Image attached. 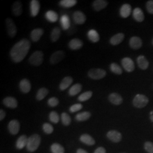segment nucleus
Wrapping results in <instances>:
<instances>
[{
	"instance_id": "f257e3e1",
	"label": "nucleus",
	"mask_w": 153,
	"mask_h": 153,
	"mask_svg": "<svg viewBox=\"0 0 153 153\" xmlns=\"http://www.w3.org/2000/svg\"><path fill=\"white\" fill-rule=\"evenodd\" d=\"M30 47L31 43L26 39H23L17 42L10 52L11 60L16 63L21 62L27 55Z\"/></svg>"
},
{
	"instance_id": "f03ea898",
	"label": "nucleus",
	"mask_w": 153,
	"mask_h": 153,
	"mask_svg": "<svg viewBox=\"0 0 153 153\" xmlns=\"http://www.w3.org/2000/svg\"><path fill=\"white\" fill-rule=\"evenodd\" d=\"M41 142V137L38 134H33L28 138L26 149L30 153L34 152L39 148Z\"/></svg>"
},
{
	"instance_id": "7ed1b4c3",
	"label": "nucleus",
	"mask_w": 153,
	"mask_h": 153,
	"mask_svg": "<svg viewBox=\"0 0 153 153\" xmlns=\"http://www.w3.org/2000/svg\"><path fill=\"white\" fill-rule=\"evenodd\" d=\"M44 60V54L43 52L40 51H37L33 52L29 58L30 63L33 66L40 65Z\"/></svg>"
},
{
	"instance_id": "20e7f679",
	"label": "nucleus",
	"mask_w": 153,
	"mask_h": 153,
	"mask_svg": "<svg viewBox=\"0 0 153 153\" xmlns=\"http://www.w3.org/2000/svg\"><path fill=\"white\" fill-rule=\"evenodd\" d=\"M149 102V99L147 97L142 94H137L133 100V105L138 108L145 107Z\"/></svg>"
},
{
	"instance_id": "39448f33",
	"label": "nucleus",
	"mask_w": 153,
	"mask_h": 153,
	"mask_svg": "<svg viewBox=\"0 0 153 153\" xmlns=\"http://www.w3.org/2000/svg\"><path fill=\"white\" fill-rule=\"evenodd\" d=\"M88 76L95 80L103 78L106 76V71L102 69H91L88 72Z\"/></svg>"
},
{
	"instance_id": "423d86ee",
	"label": "nucleus",
	"mask_w": 153,
	"mask_h": 153,
	"mask_svg": "<svg viewBox=\"0 0 153 153\" xmlns=\"http://www.w3.org/2000/svg\"><path fill=\"white\" fill-rule=\"evenodd\" d=\"M6 27L7 33L10 38H14L17 32V28L14 22L10 18H7L6 19Z\"/></svg>"
},
{
	"instance_id": "0eeeda50",
	"label": "nucleus",
	"mask_w": 153,
	"mask_h": 153,
	"mask_svg": "<svg viewBox=\"0 0 153 153\" xmlns=\"http://www.w3.org/2000/svg\"><path fill=\"white\" fill-rule=\"evenodd\" d=\"M65 52L63 51H57L51 55L50 62L51 64H56L62 60L65 57Z\"/></svg>"
},
{
	"instance_id": "6e6552de",
	"label": "nucleus",
	"mask_w": 153,
	"mask_h": 153,
	"mask_svg": "<svg viewBox=\"0 0 153 153\" xmlns=\"http://www.w3.org/2000/svg\"><path fill=\"white\" fill-rule=\"evenodd\" d=\"M121 64L124 69L128 72H131L134 70L135 66L133 61L129 57H125L121 60Z\"/></svg>"
},
{
	"instance_id": "1a4fd4ad",
	"label": "nucleus",
	"mask_w": 153,
	"mask_h": 153,
	"mask_svg": "<svg viewBox=\"0 0 153 153\" xmlns=\"http://www.w3.org/2000/svg\"><path fill=\"white\" fill-rule=\"evenodd\" d=\"M73 18L76 25H83L86 20V16L81 11H75L73 14Z\"/></svg>"
},
{
	"instance_id": "9d476101",
	"label": "nucleus",
	"mask_w": 153,
	"mask_h": 153,
	"mask_svg": "<svg viewBox=\"0 0 153 153\" xmlns=\"http://www.w3.org/2000/svg\"><path fill=\"white\" fill-rule=\"evenodd\" d=\"M9 131L13 135H16L20 129V123L17 120L10 121L8 124Z\"/></svg>"
},
{
	"instance_id": "9b49d317",
	"label": "nucleus",
	"mask_w": 153,
	"mask_h": 153,
	"mask_svg": "<svg viewBox=\"0 0 153 153\" xmlns=\"http://www.w3.org/2000/svg\"><path fill=\"white\" fill-rule=\"evenodd\" d=\"M107 137L112 142L117 143L120 142L122 138V135L120 132L117 131L111 130L107 133Z\"/></svg>"
},
{
	"instance_id": "f8f14e48",
	"label": "nucleus",
	"mask_w": 153,
	"mask_h": 153,
	"mask_svg": "<svg viewBox=\"0 0 153 153\" xmlns=\"http://www.w3.org/2000/svg\"><path fill=\"white\" fill-rule=\"evenodd\" d=\"M40 5L39 1L37 0H32L30 2V14L33 17L36 16L40 10Z\"/></svg>"
},
{
	"instance_id": "ddd939ff",
	"label": "nucleus",
	"mask_w": 153,
	"mask_h": 153,
	"mask_svg": "<svg viewBox=\"0 0 153 153\" xmlns=\"http://www.w3.org/2000/svg\"><path fill=\"white\" fill-rule=\"evenodd\" d=\"M19 88L22 93L25 94L29 93L31 88V83L27 79H23L19 82Z\"/></svg>"
},
{
	"instance_id": "4468645a",
	"label": "nucleus",
	"mask_w": 153,
	"mask_h": 153,
	"mask_svg": "<svg viewBox=\"0 0 153 153\" xmlns=\"http://www.w3.org/2000/svg\"><path fill=\"white\" fill-rule=\"evenodd\" d=\"M109 102L115 105H120L123 103V99L120 94L118 93H111L108 97Z\"/></svg>"
},
{
	"instance_id": "2eb2a0df",
	"label": "nucleus",
	"mask_w": 153,
	"mask_h": 153,
	"mask_svg": "<svg viewBox=\"0 0 153 153\" xmlns=\"http://www.w3.org/2000/svg\"><path fill=\"white\" fill-rule=\"evenodd\" d=\"M3 104L5 105L6 107L10 108H16L18 105V102L16 98L14 97H6L3 100Z\"/></svg>"
},
{
	"instance_id": "dca6fc26",
	"label": "nucleus",
	"mask_w": 153,
	"mask_h": 153,
	"mask_svg": "<svg viewBox=\"0 0 153 153\" xmlns=\"http://www.w3.org/2000/svg\"><path fill=\"white\" fill-rule=\"evenodd\" d=\"M44 33V31L42 28H35L33 30L31 33V39L32 41L36 42L39 41Z\"/></svg>"
},
{
	"instance_id": "f3484780",
	"label": "nucleus",
	"mask_w": 153,
	"mask_h": 153,
	"mask_svg": "<svg viewBox=\"0 0 153 153\" xmlns=\"http://www.w3.org/2000/svg\"><path fill=\"white\" fill-rule=\"evenodd\" d=\"M129 45L133 49H139L142 47V40L139 37L133 36L129 40Z\"/></svg>"
},
{
	"instance_id": "a211bd4d",
	"label": "nucleus",
	"mask_w": 153,
	"mask_h": 153,
	"mask_svg": "<svg viewBox=\"0 0 153 153\" xmlns=\"http://www.w3.org/2000/svg\"><path fill=\"white\" fill-rule=\"evenodd\" d=\"M12 11L13 14L16 16H20L22 14V4L21 1H16L12 6Z\"/></svg>"
},
{
	"instance_id": "6ab92c4d",
	"label": "nucleus",
	"mask_w": 153,
	"mask_h": 153,
	"mask_svg": "<svg viewBox=\"0 0 153 153\" xmlns=\"http://www.w3.org/2000/svg\"><path fill=\"white\" fill-rule=\"evenodd\" d=\"M108 2L104 0H96L94 1L93 4L94 9L97 11H100L107 7Z\"/></svg>"
},
{
	"instance_id": "aec40b11",
	"label": "nucleus",
	"mask_w": 153,
	"mask_h": 153,
	"mask_svg": "<svg viewBox=\"0 0 153 153\" xmlns=\"http://www.w3.org/2000/svg\"><path fill=\"white\" fill-rule=\"evenodd\" d=\"M82 40L78 38L73 39L69 43V47L72 50L81 49L83 47Z\"/></svg>"
},
{
	"instance_id": "412c9836",
	"label": "nucleus",
	"mask_w": 153,
	"mask_h": 153,
	"mask_svg": "<svg viewBox=\"0 0 153 153\" xmlns=\"http://www.w3.org/2000/svg\"><path fill=\"white\" fill-rule=\"evenodd\" d=\"M131 11V6L128 4H124L121 7L120 10V15L121 17L126 18L130 16Z\"/></svg>"
},
{
	"instance_id": "4be33fe9",
	"label": "nucleus",
	"mask_w": 153,
	"mask_h": 153,
	"mask_svg": "<svg viewBox=\"0 0 153 153\" xmlns=\"http://www.w3.org/2000/svg\"><path fill=\"white\" fill-rule=\"evenodd\" d=\"M79 140L82 143L88 145L93 146L95 143V141L93 137L88 134H83L79 138Z\"/></svg>"
},
{
	"instance_id": "5701e85b",
	"label": "nucleus",
	"mask_w": 153,
	"mask_h": 153,
	"mask_svg": "<svg viewBox=\"0 0 153 153\" xmlns=\"http://www.w3.org/2000/svg\"><path fill=\"white\" fill-rule=\"evenodd\" d=\"M73 82V79L71 76H67L65 77L59 85V88L61 91H64L69 88Z\"/></svg>"
},
{
	"instance_id": "b1692460",
	"label": "nucleus",
	"mask_w": 153,
	"mask_h": 153,
	"mask_svg": "<svg viewBox=\"0 0 153 153\" xmlns=\"http://www.w3.org/2000/svg\"><path fill=\"white\" fill-rule=\"evenodd\" d=\"M28 138L25 135H22L19 137L16 141V148L18 150H21L26 146L27 143Z\"/></svg>"
},
{
	"instance_id": "393cba45",
	"label": "nucleus",
	"mask_w": 153,
	"mask_h": 153,
	"mask_svg": "<svg viewBox=\"0 0 153 153\" xmlns=\"http://www.w3.org/2000/svg\"><path fill=\"white\" fill-rule=\"evenodd\" d=\"M133 17L137 22H142L145 18L143 11L139 7H136L134 9L133 11Z\"/></svg>"
},
{
	"instance_id": "a878e982",
	"label": "nucleus",
	"mask_w": 153,
	"mask_h": 153,
	"mask_svg": "<svg viewBox=\"0 0 153 153\" xmlns=\"http://www.w3.org/2000/svg\"><path fill=\"white\" fill-rule=\"evenodd\" d=\"M124 39V35L123 33H119L113 36L110 39V43L113 45H117L120 44Z\"/></svg>"
},
{
	"instance_id": "bb28decb",
	"label": "nucleus",
	"mask_w": 153,
	"mask_h": 153,
	"mask_svg": "<svg viewBox=\"0 0 153 153\" xmlns=\"http://www.w3.org/2000/svg\"><path fill=\"white\" fill-rule=\"evenodd\" d=\"M60 23L61 27L64 30H68L71 27L70 18L68 15H63L60 18Z\"/></svg>"
},
{
	"instance_id": "cd10ccee",
	"label": "nucleus",
	"mask_w": 153,
	"mask_h": 153,
	"mask_svg": "<svg viewBox=\"0 0 153 153\" xmlns=\"http://www.w3.org/2000/svg\"><path fill=\"white\" fill-rule=\"evenodd\" d=\"M88 37L91 42L94 43L98 42L100 40L98 33L94 29H91L88 31Z\"/></svg>"
},
{
	"instance_id": "c85d7f7f",
	"label": "nucleus",
	"mask_w": 153,
	"mask_h": 153,
	"mask_svg": "<svg viewBox=\"0 0 153 153\" xmlns=\"http://www.w3.org/2000/svg\"><path fill=\"white\" fill-rule=\"evenodd\" d=\"M45 18L49 22L54 23L57 21L59 16L56 12L53 10H48L45 13Z\"/></svg>"
},
{
	"instance_id": "c756f323",
	"label": "nucleus",
	"mask_w": 153,
	"mask_h": 153,
	"mask_svg": "<svg viewBox=\"0 0 153 153\" xmlns=\"http://www.w3.org/2000/svg\"><path fill=\"white\" fill-rule=\"evenodd\" d=\"M137 64L138 66L142 69L146 70L149 66V62L144 56H140L137 57Z\"/></svg>"
},
{
	"instance_id": "7c9ffc66",
	"label": "nucleus",
	"mask_w": 153,
	"mask_h": 153,
	"mask_svg": "<svg viewBox=\"0 0 153 153\" xmlns=\"http://www.w3.org/2000/svg\"><path fill=\"white\" fill-rule=\"evenodd\" d=\"M91 117V113L88 111H84L78 114L76 116V120L78 121H84L88 120Z\"/></svg>"
},
{
	"instance_id": "2f4dec72",
	"label": "nucleus",
	"mask_w": 153,
	"mask_h": 153,
	"mask_svg": "<svg viewBox=\"0 0 153 153\" xmlns=\"http://www.w3.org/2000/svg\"><path fill=\"white\" fill-rule=\"evenodd\" d=\"M82 88V86L80 83H76L69 90V94L71 96H75L81 91Z\"/></svg>"
},
{
	"instance_id": "473e14b6",
	"label": "nucleus",
	"mask_w": 153,
	"mask_h": 153,
	"mask_svg": "<svg viewBox=\"0 0 153 153\" xmlns=\"http://www.w3.org/2000/svg\"><path fill=\"white\" fill-rule=\"evenodd\" d=\"M51 150L52 153H64L65 149L58 143H54L51 146Z\"/></svg>"
},
{
	"instance_id": "72a5a7b5",
	"label": "nucleus",
	"mask_w": 153,
	"mask_h": 153,
	"mask_svg": "<svg viewBox=\"0 0 153 153\" xmlns=\"http://www.w3.org/2000/svg\"><path fill=\"white\" fill-rule=\"evenodd\" d=\"M61 36V30L59 27H55L51 34V39L53 42H57Z\"/></svg>"
},
{
	"instance_id": "f704fd0d",
	"label": "nucleus",
	"mask_w": 153,
	"mask_h": 153,
	"mask_svg": "<svg viewBox=\"0 0 153 153\" xmlns=\"http://www.w3.org/2000/svg\"><path fill=\"white\" fill-rule=\"evenodd\" d=\"M48 90L45 88H40L36 94V98L38 100H42L48 95Z\"/></svg>"
},
{
	"instance_id": "c9c22d12",
	"label": "nucleus",
	"mask_w": 153,
	"mask_h": 153,
	"mask_svg": "<svg viewBox=\"0 0 153 153\" xmlns=\"http://www.w3.org/2000/svg\"><path fill=\"white\" fill-rule=\"evenodd\" d=\"M77 3L76 0H62L60 2V5L64 8H70L76 5Z\"/></svg>"
},
{
	"instance_id": "e433bc0d",
	"label": "nucleus",
	"mask_w": 153,
	"mask_h": 153,
	"mask_svg": "<svg viewBox=\"0 0 153 153\" xmlns=\"http://www.w3.org/2000/svg\"><path fill=\"white\" fill-rule=\"evenodd\" d=\"M61 119L62 123L63 124L64 126H69L71 123V117L66 112L62 113L61 116Z\"/></svg>"
},
{
	"instance_id": "4c0bfd02",
	"label": "nucleus",
	"mask_w": 153,
	"mask_h": 153,
	"mask_svg": "<svg viewBox=\"0 0 153 153\" xmlns=\"http://www.w3.org/2000/svg\"><path fill=\"white\" fill-rule=\"evenodd\" d=\"M93 95V92L91 91H86L85 93H82V94H81L78 98V100L79 102H85L86 100H88V99L91 98Z\"/></svg>"
},
{
	"instance_id": "58836bf2",
	"label": "nucleus",
	"mask_w": 153,
	"mask_h": 153,
	"mask_svg": "<svg viewBox=\"0 0 153 153\" xmlns=\"http://www.w3.org/2000/svg\"><path fill=\"white\" fill-rule=\"evenodd\" d=\"M110 70L112 72L117 75H120L123 73V70L120 66L114 62L110 65Z\"/></svg>"
},
{
	"instance_id": "ea45409f",
	"label": "nucleus",
	"mask_w": 153,
	"mask_h": 153,
	"mask_svg": "<svg viewBox=\"0 0 153 153\" xmlns=\"http://www.w3.org/2000/svg\"><path fill=\"white\" fill-rule=\"evenodd\" d=\"M49 120L51 122L55 124H57L60 121V116L56 112L52 111L49 114Z\"/></svg>"
},
{
	"instance_id": "a19ab883",
	"label": "nucleus",
	"mask_w": 153,
	"mask_h": 153,
	"mask_svg": "<svg viewBox=\"0 0 153 153\" xmlns=\"http://www.w3.org/2000/svg\"><path fill=\"white\" fill-rule=\"evenodd\" d=\"M43 130L47 134H51L53 131V127L49 123H44L43 125Z\"/></svg>"
},
{
	"instance_id": "79ce46f5",
	"label": "nucleus",
	"mask_w": 153,
	"mask_h": 153,
	"mask_svg": "<svg viewBox=\"0 0 153 153\" xmlns=\"http://www.w3.org/2000/svg\"><path fill=\"white\" fill-rule=\"evenodd\" d=\"M48 105L51 107H56L58 104H59V99L56 97H52L49 98L48 100Z\"/></svg>"
},
{
	"instance_id": "37998d69",
	"label": "nucleus",
	"mask_w": 153,
	"mask_h": 153,
	"mask_svg": "<svg viewBox=\"0 0 153 153\" xmlns=\"http://www.w3.org/2000/svg\"><path fill=\"white\" fill-rule=\"evenodd\" d=\"M82 108H83V105L82 104L77 103V104L72 105L69 108V111L71 112V113H74L77 111H79V110L82 109Z\"/></svg>"
},
{
	"instance_id": "c03bdc74",
	"label": "nucleus",
	"mask_w": 153,
	"mask_h": 153,
	"mask_svg": "<svg viewBox=\"0 0 153 153\" xmlns=\"http://www.w3.org/2000/svg\"><path fill=\"white\" fill-rule=\"evenodd\" d=\"M144 148L148 153H153V143L152 142H146L144 144Z\"/></svg>"
},
{
	"instance_id": "a18cd8bd",
	"label": "nucleus",
	"mask_w": 153,
	"mask_h": 153,
	"mask_svg": "<svg viewBox=\"0 0 153 153\" xmlns=\"http://www.w3.org/2000/svg\"><path fill=\"white\" fill-rule=\"evenodd\" d=\"M146 9L148 12L150 14H153V0L149 1L146 3Z\"/></svg>"
},
{
	"instance_id": "49530a36",
	"label": "nucleus",
	"mask_w": 153,
	"mask_h": 153,
	"mask_svg": "<svg viewBox=\"0 0 153 153\" xmlns=\"http://www.w3.org/2000/svg\"><path fill=\"white\" fill-rule=\"evenodd\" d=\"M94 153H106V150L103 147H99L95 150Z\"/></svg>"
},
{
	"instance_id": "de8ad7c7",
	"label": "nucleus",
	"mask_w": 153,
	"mask_h": 153,
	"mask_svg": "<svg viewBox=\"0 0 153 153\" xmlns=\"http://www.w3.org/2000/svg\"><path fill=\"white\" fill-rule=\"evenodd\" d=\"M6 116L5 112L3 109L0 110V120L2 121Z\"/></svg>"
},
{
	"instance_id": "09e8293b",
	"label": "nucleus",
	"mask_w": 153,
	"mask_h": 153,
	"mask_svg": "<svg viewBox=\"0 0 153 153\" xmlns=\"http://www.w3.org/2000/svg\"><path fill=\"white\" fill-rule=\"evenodd\" d=\"M76 153H88L86 150L82 149H78L76 150Z\"/></svg>"
},
{
	"instance_id": "8fccbe9b",
	"label": "nucleus",
	"mask_w": 153,
	"mask_h": 153,
	"mask_svg": "<svg viewBox=\"0 0 153 153\" xmlns=\"http://www.w3.org/2000/svg\"><path fill=\"white\" fill-rule=\"evenodd\" d=\"M150 119L152 121H153V115H150Z\"/></svg>"
},
{
	"instance_id": "3c124183",
	"label": "nucleus",
	"mask_w": 153,
	"mask_h": 153,
	"mask_svg": "<svg viewBox=\"0 0 153 153\" xmlns=\"http://www.w3.org/2000/svg\"></svg>"
}]
</instances>
